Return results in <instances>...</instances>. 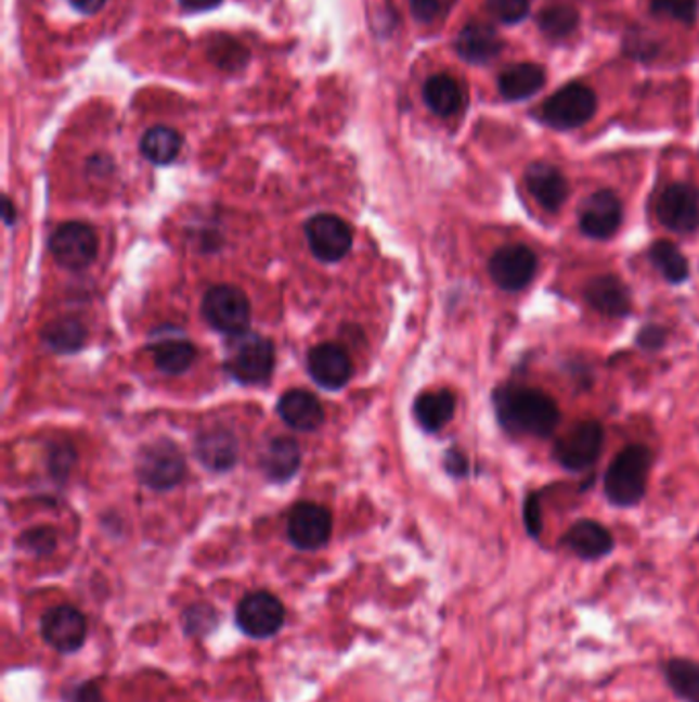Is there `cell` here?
I'll list each match as a JSON object with an SVG mask.
<instances>
[{
    "instance_id": "34",
    "label": "cell",
    "mask_w": 699,
    "mask_h": 702,
    "mask_svg": "<svg viewBox=\"0 0 699 702\" xmlns=\"http://www.w3.org/2000/svg\"><path fill=\"white\" fill-rule=\"evenodd\" d=\"M492 15L503 23H519L530 15L531 0H489Z\"/></svg>"
},
{
    "instance_id": "7",
    "label": "cell",
    "mask_w": 699,
    "mask_h": 702,
    "mask_svg": "<svg viewBox=\"0 0 699 702\" xmlns=\"http://www.w3.org/2000/svg\"><path fill=\"white\" fill-rule=\"evenodd\" d=\"M275 366V347L263 335H241L228 356V372L243 384H263Z\"/></svg>"
},
{
    "instance_id": "28",
    "label": "cell",
    "mask_w": 699,
    "mask_h": 702,
    "mask_svg": "<svg viewBox=\"0 0 699 702\" xmlns=\"http://www.w3.org/2000/svg\"><path fill=\"white\" fill-rule=\"evenodd\" d=\"M662 676L683 702H699V662L687 658H671L662 665Z\"/></svg>"
},
{
    "instance_id": "33",
    "label": "cell",
    "mask_w": 699,
    "mask_h": 702,
    "mask_svg": "<svg viewBox=\"0 0 699 702\" xmlns=\"http://www.w3.org/2000/svg\"><path fill=\"white\" fill-rule=\"evenodd\" d=\"M698 0H652V13L679 23L698 20Z\"/></svg>"
},
{
    "instance_id": "21",
    "label": "cell",
    "mask_w": 699,
    "mask_h": 702,
    "mask_svg": "<svg viewBox=\"0 0 699 702\" xmlns=\"http://www.w3.org/2000/svg\"><path fill=\"white\" fill-rule=\"evenodd\" d=\"M455 50L470 64H489L503 52V39L487 23H468L455 39Z\"/></svg>"
},
{
    "instance_id": "32",
    "label": "cell",
    "mask_w": 699,
    "mask_h": 702,
    "mask_svg": "<svg viewBox=\"0 0 699 702\" xmlns=\"http://www.w3.org/2000/svg\"><path fill=\"white\" fill-rule=\"evenodd\" d=\"M540 29L552 39H565L579 27V13L567 2H554L540 11Z\"/></svg>"
},
{
    "instance_id": "37",
    "label": "cell",
    "mask_w": 699,
    "mask_h": 702,
    "mask_svg": "<svg viewBox=\"0 0 699 702\" xmlns=\"http://www.w3.org/2000/svg\"><path fill=\"white\" fill-rule=\"evenodd\" d=\"M523 520H526V528L530 532L531 538H540L542 534V510H540V497L531 494L526 501L523 508Z\"/></svg>"
},
{
    "instance_id": "4",
    "label": "cell",
    "mask_w": 699,
    "mask_h": 702,
    "mask_svg": "<svg viewBox=\"0 0 699 702\" xmlns=\"http://www.w3.org/2000/svg\"><path fill=\"white\" fill-rule=\"evenodd\" d=\"M202 312L216 331L241 337L250 324V303L236 285L220 284L209 288L202 303Z\"/></svg>"
},
{
    "instance_id": "19",
    "label": "cell",
    "mask_w": 699,
    "mask_h": 702,
    "mask_svg": "<svg viewBox=\"0 0 699 702\" xmlns=\"http://www.w3.org/2000/svg\"><path fill=\"white\" fill-rule=\"evenodd\" d=\"M585 301L593 310L611 319H624L632 312V296L618 276H597L585 285Z\"/></svg>"
},
{
    "instance_id": "30",
    "label": "cell",
    "mask_w": 699,
    "mask_h": 702,
    "mask_svg": "<svg viewBox=\"0 0 699 702\" xmlns=\"http://www.w3.org/2000/svg\"><path fill=\"white\" fill-rule=\"evenodd\" d=\"M41 340L56 354H75L87 342V329L76 319H57L43 327Z\"/></svg>"
},
{
    "instance_id": "41",
    "label": "cell",
    "mask_w": 699,
    "mask_h": 702,
    "mask_svg": "<svg viewBox=\"0 0 699 702\" xmlns=\"http://www.w3.org/2000/svg\"><path fill=\"white\" fill-rule=\"evenodd\" d=\"M105 2L107 0H70V4L75 7L76 11H80L85 15H95L105 7Z\"/></svg>"
},
{
    "instance_id": "38",
    "label": "cell",
    "mask_w": 699,
    "mask_h": 702,
    "mask_svg": "<svg viewBox=\"0 0 699 702\" xmlns=\"http://www.w3.org/2000/svg\"><path fill=\"white\" fill-rule=\"evenodd\" d=\"M664 342H666V331L659 324H648V327L640 329V333H638V345L644 349H648V352L661 349Z\"/></svg>"
},
{
    "instance_id": "25",
    "label": "cell",
    "mask_w": 699,
    "mask_h": 702,
    "mask_svg": "<svg viewBox=\"0 0 699 702\" xmlns=\"http://www.w3.org/2000/svg\"><path fill=\"white\" fill-rule=\"evenodd\" d=\"M300 446L292 437H273L261 456V469L271 481L284 483L298 473Z\"/></svg>"
},
{
    "instance_id": "36",
    "label": "cell",
    "mask_w": 699,
    "mask_h": 702,
    "mask_svg": "<svg viewBox=\"0 0 699 702\" xmlns=\"http://www.w3.org/2000/svg\"><path fill=\"white\" fill-rule=\"evenodd\" d=\"M21 545L29 551L38 552V554H43V552H50L54 547H56V534L50 528H36V531H29L23 538H21Z\"/></svg>"
},
{
    "instance_id": "17",
    "label": "cell",
    "mask_w": 699,
    "mask_h": 702,
    "mask_svg": "<svg viewBox=\"0 0 699 702\" xmlns=\"http://www.w3.org/2000/svg\"><path fill=\"white\" fill-rule=\"evenodd\" d=\"M560 545L583 561H599L616 549V540L611 532L595 520L574 522L567 534L560 538Z\"/></svg>"
},
{
    "instance_id": "10",
    "label": "cell",
    "mask_w": 699,
    "mask_h": 702,
    "mask_svg": "<svg viewBox=\"0 0 699 702\" xmlns=\"http://www.w3.org/2000/svg\"><path fill=\"white\" fill-rule=\"evenodd\" d=\"M308 247L326 264L340 261L353 247V230L335 214H316L306 222Z\"/></svg>"
},
{
    "instance_id": "2",
    "label": "cell",
    "mask_w": 699,
    "mask_h": 702,
    "mask_svg": "<svg viewBox=\"0 0 699 702\" xmlns=\"http://www.w3.org/2000/svg\"><path fill=\"white\" fill-rule=\"evenodd\" d=\"M652 452L643 444L627 446L616 456L605 473L604 489L607 499L618 508L638 506L646 495Z\"/></svg>"
},
{
    "instance_id": "11",
    "label": "cell",
    "mask_w": 699,
    "mask_h": 702,
    "mask_svg": "<svg viewBox=\"0 0 699 702\" xmlns=\"http://www.w3.org/2000/svg\"><path fill=\"white\" fill-rule=\"evenodd\" d=\"M236 623L248 637L269 639L284 627V604L269 591L246 593L236 608Z\"/></svg>"
},
{
    "instance_id": "22",
    "label": "cell",
    "mask_w": 699,
    "mask_h": 702,
    "mask_svg": "<svg viewBox=\"0 0 699 702\" xmlns=\"http://www.w3.org/2000/svg\"><path fill=\"white\" fill-rule=\"evenodd\" d=\"M151 349L158 370L170 376H177L190 370L191 363L197 358L195 345L183 333H172V335L154 333Z\"/></svg>"
},
{
    "instance_id": "8",
    "label": "cell",
    "mask_w": 699,
    "mask_h": 702,
    "mask_svg": "<svg viewBox=\"0 0 699 702\" xmlns=\"http://www.w3.org/2000/svg\"><path fill=\"white\" fill-rule=\"evenodd\" d=\"M99 239L85 222H66L50 237V253L64 269H85L95 261Z\"/></svg>"
},
{
    "instance_id": "27",
    "label": "cell",
    "mask_w": 699,
    "mask_h": 702,
    "mask_svg": "<svg viewBox=\"0 0 699 702\" xmlns=\"http://www.w3.org/2000/svg\"><path fill=\"white\" fill-rule=\"evenodd\" d=\"M423 97H425L427 107L435 115H441V117H452L457 114L466 101L462 85L455 80L454 76L450 75L431 76L425 82Z\"/></svg>"
},
{
    "instance_id": "20",
    "label": "cell",
    "mask_w": 699,
    "mask_h": 702,
    "mask_svg": "<svg viewBox=\"0 0 699 702\" xmlns=\"http://www.w3.org/2000/svg\"><path fill=\"white\" fill-rule=\"evenodd\" d=\"M277 413L289 427L298 432H314L324 423L321 400L302 388L284 393L277 403Z\"/></svg>"
},
{
    "instance_id": "14",
    "label": "cell",
    "mask_w": 699,
    "mask_h": 702,
    "mask_svg": "<svg viewBox=\"0 0 699 702\" xmlns=\"http://www.w3.org/2000/svg\"><path fill=\"white\" fill-rule=\"evenodd\" d=\"M333 532V518L326 508L312 501L298 503L287 520V536L300 551H316L324 547Z\"/></svg>"
},
{
    "instance_id": "39",
    "label": "cell",
    "mask_w": 699,
    "mask_h": 702,
    "mask_svg": "<svg viewBox=\"0 0 699 702\" xmlns=\"http://www.w3.org/2000/svg\"><path fill=\"white\" fill-rule=\"evenodd\" d=\"M443 467H445V471H448L450 475L457 476V478L468 475V471H470V462H468V458H466L464 452H459L457 448L448 450V455L443 458Z\"/></svg>"
},
{
    "instance_id": "35",
    "label": "cell",
    "mask_w": 699,
    "mask_h": 702,
    "mask_svg": "<svg viewBox=\"0 0 699 702\" xmlns=\"http://www.w3.org/2000/svg\"><path fill=\"white\" fill-rule=\"evenodd\" d=\"M457 0H411V11L416 20L423 23H435L443 20Z\"/></svg>"
},
{
    "instance_id": "3",
    "label": "cell",
    "mask_w": 699,
    "mask_h": 702,
    "mask_svg": "<svg viewBox=\"0 0 699 702\" xmlns=\"http://www.w3.org/2000/svg\"><path fill=\"white\" fill-rule=\"evenodd\" d=\"M597 112V97L583 85L570 82L544 101L538 117L556 130H574L585 126Z\"/></svg>"
},
{
    "instance_id": "6",
    "label": "cell",
    "mask_w": 699,
    "mask_h": 702,
    "mask_svg": "<svg viewBox=\"0 0 699 702\" xmlns=\"http://www.w3.org/2000/svg\"><path fill=\"white\" fill-rule=\"evenodd\" d=\"M604 425L595 419L579 421L554 444L556 462L568 471H585L593 467L604 450Z\"/></svg>"
},
{
    "instance_id": "12",
    "label": "cell",
    "mask_w": 699,
    "mask_h": 702,
    "mask_svg": "<svg viewBox=\"0 0 699 702\" xmlns=\"http://www.w3.org/2000/svg\"><path fill=\"white\" fill-rule=\"evenodd\" d=\"M538 255L528 245L501 247L489 261L492 282L505 292H521L533 282Z\"/></svg>"
},
{
    "instance_id": "13",
    "label": "cell",
    "mask_w": 699,
    "mask_h": 702,
    "mask_svg": "<svg viewBox=\"0 0 699 702\" xmlns=\"http://www.w3.org/2000/svg\"><path fill=\"white\" fill-rule=\"evenodd\" d=\"M624 220L622 200L611 190L591 193L579 209V227L588 239L607 241L611 239Z\"/></svg>"
},
{
    "instance_id": "16",
    "label": "cell",
    "mask_w": 699,
    "mask_h": 702,
    "mask_svg": "<svg viewBox=\"0 0 699 702\" xmlns=\"http://www.w3.org/2000/svg\"><path fill=\"white\" fill-rule=\"evenodd\" d=\"M308 372L322 388L339 391L351 379L353 363L337 343H321L308 356Z\"/></svg>"
},
{
    "instance_id": "40",
    "label": "cell",
    "mask_w": 699,
    "mask_h": 702,
    "mask_svg": "<svg viewBox=\"0 0 699 702\" xmlns=\"http://www.w3.org/2000/svg\"><path fill=\"white\" fill-rule=\"evenodd\" d=\"M70 702H103L101 690L95 684H82L76 688L75 694L70 697Z\"/></svg>"
},
{
    "instance_id": "23",
    "label": "cell",
    "mask_w": 699,
    "mask_h": 702,
    "mask_svg": "<svg viewBox=\"0 0 699 702\" xmlns=\"http://www.w3.org/2000/svg\"><path fill=\"white\" fill-rule=\"evenodd\" d=\"M195 456L209 471H228L238 458L236 437L228 430H209L195 439Z\"/></svg>"
},
{
    "instance_id": "43",
    "label": "cell",
    "mask_w": 699,
    "mask_h": 702,
    "mask_svg": "<svg viewBox=\"0 0 699 702\" xmlns=\"http://www.w3.org/2000/svg\"><path fill=\"white\" fill-rule=\"evenodd\" d=\"M4 220L7 225H13V204L9 197H4Z\"/></svg>"
},
{
    "instance_id": "18",
    "label": "cell",
    "mask_w": 699,
    "mask_h": 702,
    "mask_svg": "<svg viewBox=\"0 0 699 702\" xmlns=\"http://www.w3.org/2000/svg\"><path fill=\"white\" fill-rule=\"evenodd\" d=\"M526 186L531 197L540 204V208L549 214L560 212L567 204L568 181L562 171L549 163H533L526 171Z\"/></svg>"
},
{
    "instance_id": "15",
    "label": "cell",
    "mask_w": 699,
    "mask_h": 702,
    "mask_svg": "<svg viewBox=\"0 0 699 702\" xmlns=\"http://www.w3.org/2000/svg\"><path fill=\"white\" fill-rule=\"evenodd\" d=\"M41 637L60 653H75L85 646L87 618L80 610L68 604L50 608L41 616Z\"/></svg>"
},
{
    "instance_id": "31",
    "label": "cell",
    "mask_w": 699,
    "mask_h": 702,
    "mask_svg": "<svg viewBox=\"0 0 699 702\" xmlns=\"http://www.w3.org/2000/svg\"><path fill=\"white\" fill-rule=\"evenodd\" d=\"M648 257L669 284H683L689 278V261L671 241H657L648 251Z\"/></svg>"
},
{
    "instance_id": "42",
    "label": "cell",
    "mask_w": 699,
    "mask_h": 702,
    "mask_svg": "<svg viewBox=\"0 0 699 702\" xmlns=\"http://www.w3.org/2000/svg\"><path fill=\"white\" fill-rule=\"evenodd\" d=\"M222 0H181V4L190 11H208V9H213L218 7Z\"/></svg>"
},
{
    "instance_id": "1",
    "label": "cell",
    "mask_w": 699,
    "mask_h": 702,
    "mask_svg": "<svg viewBox=\"0 0 699 702\" xmlns=\"http://www.w3.org/2000/svg\"><path fill=\"white\" fill-rule=\"evenodd\" d=\"M492 405L503 430L515 436L549 437L560 425L556 400L533 386H499L492 395Z\"/></svg>"
},
{
    "instance_id": "5",
    "label": "cell",
    "mask_w": 699,
    "mask_h": 702,
    "mask_svg": "<svg viewBox=\"0 0 699 702\" xmlns=\"http://www.w3.org/2000/svg\"><path fill=\"white\" fill-rule=\"evenodd\" d=\"M135 473L146 487L167 492L183 481L185 458L170 439H156L140 450Z\"/></svg>"
},
{
    "instance_id": "24",
    "label": "cell",
    "mask_w": 699,
    "mask_h": 702,
    "mask_svg": "<svg viewBox=\"0 0 699 702\" xmlns=\"http://www.w3.org/2000/svg\"><path fill=\"white\" fill-rule=\"evenodd\" d=\"M455 413V395L448 388L439 391H429L418 395L415 400V418L418 425L429 432L437 434L443 430Z\"/></svg>"
},
{
    "instance_id": "29",
    "label": "cell",
    "mask_w": 699,
    "mask_h": 702,
    "mask_svg": "<svg viewBox=\"0 0 699 702\" xmlns=\"http://www.w3.org/2000/svg\"><path fill=\"white\" fill-rule=\"evenodd\" d=\"M183 146V138L181 133L172 128H165V126H156L151 128L148 132L142 136L140 149L142 154L154 163V165H169L172 163Z\"/></svg>"
},
{
    "instance_id": "9",
    "label": "cell",
    "mask_w": 699,
    "mask_h": 702,
    "mask_svg": "<svg viewBox=\"0 0 699 702\" xmlns=\"http://www.w3.org/2000/svg\"><path fill=\"white\" fill-rule=\"evenodd\" d=\"M657 218L675 234H694L699 230V190L689 183H671L657 202Z\"/></svg>"
},
{
    "instance_id": "26",
    "label": "cell",
    "mask_w": 699,
    "mask_h": 702,
    "mask_svg": "<svg viewBox=\"0 0 699 702\" xmlns=\"http://www.w3.org/2000/svg\"><path fill=\"white\" fill-rule=\"evenodd\" d=\"M546 85V73L538 64L523 62L499 76V91L507 101H523L535 95Z\"/></svg>"
}]
</instances>
